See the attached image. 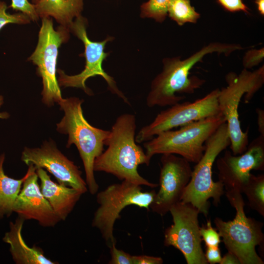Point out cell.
I'll use <instances>...</instances> for the list:
<instances>
[{
    "label": "cell",
    "mask_w": 264,
    "mask_h": 264,
    "mask_svg": "<svg viewBox=\"0 0 264 264\" xmlns=\"http://www.w3.org/2000/svg\"><path fill=\"white\" fill-rule=\"evenodd\" d=\"M21 159L27 165L32 164L36 169H46L59 183L74 188L83 194L88 190L78 167L52 142H45L40 148L25 147Z\"/></svg>",
    "instance_id": "obj_15"
},
{
    "label": "cell",
    "mask_w": 264,
    "mask_h": 264,
    "mask_svg": "<svg viewBox=\"0 0 264 264\" xmlns=\"http://www.w3.org/2000/svg\"><path fill=\"white\" fill-rule=\"evenodd\" d=\"M6 3L0 0V30L8 23L27 24L30 22V18L25 14L20 12L10 14L6 12Z\"/></svg>",
    "instance_id": "obj_24"
},
{
    "label": "cell",
    "mask_w": 264,
    "mask_h": 264,
    "mask_svg": "<svg viewBox=\"0 0 264 264\" xmlns=\"http://www.w3.org/2000/svg\"><path fill=\"white\" fill-rule=\"evenodd\" d=\"M3 103V97L0 96V107ZM9 117V114L7 112H0V118L5 119Z\"/></svg>",
    "instance_id": "obj_35"
},
{
    "label": "cell",
    "mask_w": 264,
    "mask_h": 264,
    "mask_svg": "<svg viewBox=\"0 0 264 264\" xmlns=\"http://www.w3.org/2000/svg\"><path fill=\"white\" fill-rule=\"evenodd\" d=\"M169 212L173 224L164 232V245L180 251L187 264H207L201 246L198 209L181 201L172 206Z\"/></svg>",
    "instance_id": "obj_12"
},
{
    "label": "cell",
    "mask_w": 264,
    "mask_h": 264,
    "mask_svg": "<svg viewBox=\"0 0 264 264\" xmlns=\"http://www.w3.org/2000/svg\"><path fill=\"white\" fill-rule=\"evenodd\" d=\"M42 20L37 45L28 60L37 66V73L42 78V101L51 106L63 99L56 78V66L59 48L68 41L70 30L61 25L55 30L50 17Z\"/></svg>",
    "instance_id": "obj_9"
},
{
    "label": "cell",
    "mask_w": 264,
    "mask_h": 264,
    "mask_svg": "<svg viewBox=\"0 0 264 264\" xmlns=\"http://www.w3.org/2000/svg\"><path fill=\"white\" fill-rule=\"evenodd\" d=\"M225 79L227 86L220 89L219 107L227 125L231 152L238 155L244 152L248 145V131L243 132L241 127L239 104L243 95L245 102H248L262 87L264 66L253 71L244 68L239 75L230 72Z\"/></svg>",
    "instance_id": "obj_6"
},
{
    "label": "cell",
    "mask_w": 264,
    "mask_h": 264,
    "mask_svg": "<svg viewBox=\"0 0 264 264\" xmlns=\"http://www.w3.org/2000/svg\"><path fill=\"white\" fill-rule=\"evenodd\" d=\"M264 58V47L259 49H252L248 50L242 59V65L246 69L258 65Z\"/></svg>",
    "instance_id": "obj_27"
},
{
    "label": "cell",
    "mask_w": 264,
    "mask_h": 264,
    "mask_svg": "<svg viewBox=\"0 0 264 264\" xmlns=\"http://www.w3.org/2000/svg\"><path fill=\"white\" fill-rule=\"evenodd\" d=\"M25 220L20 217L10 223V230L6 233L3 240L10 245L12 258L17 264H58L45 257L42 250L36 246L30 247L23 240L22 229Z\"/></svg>",
    "instance_id": "obj_18"
},
{
    "label": "cell",
    "mask_w": 264,
    "mask_h": 264,
    "mask_svg": "<svg viewBox=\"0 0 264 264\" xmlns=\"http://www.w3.org/2000/svg\"><path fill=\"white\" fill-rule=\"evenodd\" d=\"M216 164L219 180L225 190H237L242 193L250 171L264 170V135L260 134L254 139L240 155L225 151L223 155L217 159Z\"/></svg>",
    "instance_id": "obj_14"
},
{
    "label": "cell",
    "mask_w": 264,
    "mask_h": 264,
    "mask_svg": "<svg viewBox=\"0 0 264 264\" xmlns=\"http://www.w3.org/2000/svg\"><path fill=\"white\" fill-rule=\"evenodd\" d=\"M36 173L40 180L43 195L61 220H65L83 194L74 188L54 182L42 168H37Z\"/></svg>",
    "instance_id": "obj_17"
},
{
    "label": "cell",
    "mask_w": 264,
    "mask_h": 264,
    "mask_svg": "<svg viewBox=\"0 0 264 264\" xmlns=\"http://www.w3.org/2000/svg\"><path fill=\"white\" fill-rule=\"evenodd\" d=\"M225 122L220 112L182 126L177 130L162 132L144 142L145 154L150 160L155 154H172L197 163L203 154L207 140Z\"/></svg>",
    "instance_id": "obj_7"
},
{
    "label": "cell",
    "mask_w": 264,
    "mask_h": 264,
    "mask_svg": "<svg viewBox=\"0 0 264 264\" xmlns=\"http://www.w3.org/2000/svg\"><path fill=\"white\" fill-rule=\"evenodd\" d=\"M155 194L154 190L143 192L141 186L126 180L109 185L97 194L99 207L94 214L92 227L99 231L110 247L116 243L113 227L122 210L131 205L149 210Z\"/></svg>",
    "instance_id": "obj_8"
},
{
    "label": "cell",
    "mask_w": 264,
    "mask_h": 264,
    "mask_svg": "<svg viewBox=\"0 0 264 264\" xmlns=\"http://www.w3.org/2000/svg\"><path fill=\"white\" fill-rule=\"evenodd\" d=\"M257 114L258 131L261 135H264V111L260 108L256 110Z\"/></svg>",
    "instance_id": "obj_32"
},
{
    "label": "cell",
    "mask_w": 264,
    "mask_h": 264,
    "mask_svg": "<svg viewBox=\"0 0 264 264\" xmlns=\"http://www.w3.org/2000/svg\"><path fill=\"white\" fill-rule=\"evenodd\" d=\"M136 129L134 115L124 113L118 116L105 142L108 148L95 159L94 171L110 174L138 185L156 188L158 184L149 181L138 172L139 165L148 166L151 160L135 141Z\"/></svg>",
    "instance_id": "obj_1"
},
{
    "label": "cell",
    "mask_w": 264,
    "mask_h": 264,
    "mask_svg": "<svg viewBox=\"0 0 264 264\" xmlns=\"http://www.w3.org/2000/svg\"><path fill=\"white\" fill-rule=\"evenodd\" d=\"M84 100L75 97L63 98L58 103L64 112L57 131L68 135L66 147L74 144L82 160L86 173V182L91 195L95 194L99 186L94 174V163L104 151L110 131L94 127L85 118L82 109Z\"/></svg>",
    "instance_id": "obj_3"
},
{
    "label": "cell",
    "mask_w": 264,
    "mask_h": 264,
    "mask_svg": "<svg viewBox=\"0 0 264 264\" xmlns=\"http://www.w3.org/2000/svg\"><path fill=\"white\" fill-rule=\"evenodd\" d=\"M230 145L226 122L221 124L205 143L203 154L192 170L191 177L183 193L181 201L190 203L199 213L207 217L210 198L217 206L224 194V186L218 180L213 181L212 167L218 155Z\"/></svg>",
    "instance_id": "obj_4"
},
{
    "label": "cell",
    "mask_w": 264,
    "mask_h": 264,
    "mask_svg": "<svg viewBox=\"0 0 264 264\" xmlns=\"http://www.w3.org/2000/svg\"><path fill=\"white\" fill-rule=\"evenodd\" d=\"M28 166L22 188L14 204L13 212L25 220H33L43 227H54L61 220L41 192L36 168L32 164Z\"/></svg>",
    "instance_id": "obj_16"
},
{
    "label": "cell",
    "mask_w": 264,
    "mask_h": 264,
    "mask_svg": "<svg viewBox=\"0 0 264 264\" xmlns=\"http://www.w3.org/2000/svg\"><path fill=\"white\" fill-rule=\"evenodd\" d=\"M163 263V259L159 257L145 255H133V264H162Z\"/></svg>",
    "instance_id": "obj_31"
},
{
    "label": "cell",
    "mask_w": 264,
    "mask_h": 264,
    "mask_svg": "<svg viewBox=\"0 0 264 264\" xmlns=\"http://www.w3.org/2000/svg\"><path fill=\"white\" fill-rule=\"evenodd\" d=\"M220 264H241L238 258L232 253L228 252L222 258Z\"/></svg>",
    "instance_id": "obj_33"
},
{
    "label": "cell",
    "mask_w": 264,
    "mask_h": 264,
    "mask_svg": "<svg viewBox=\"0 0 264 264\" xmlns=\"http://www.w3.org/2000/svg\"><path fill=\"white\" fill-rule=\"evenodd\" d=\"M3 154L0 156V219L13 212L15 200L21 190L25 176L20 179L8 177L3 169Z\"/></svg>",
    "instance_id": "obj_20"
},
{
    "label": "cell",
    "mask_w": 264,
    "mask_h": 264,
    "mask_svg": "<svg viewBox=\"0 0 264 264\" xmlns=\"http://www.w3.org/2000/svg\"><path fill=\"white\" fill-rule=\"evenodd\" d=\"M116 244L110 247L111 258L109 264H133V255H132L122 250L117 249Z\"/></svg>",
    "instance_id": "obj_28"
},
{
    "label": "cell",
    "mask_w": 264,
    "mask_h": 264,
    "mask_svg": "<svg viewBox=\"0 0 264 264\" xmlns=\"http://www.w3.org/2000/svg\"><path fill=\"white\" fill-rule=\"evenodd\" d=\"M204 255L208 263L211 264H220L222 258L219 246H206Z\"/></svg>",
    "instance_id": "obj_30"
},
{
    "label": "cell",
    "mask_w": 264,
    "mask_h": 264,
    "mask_svg": "<svg viewBox=\"0 0 264 264\" xmlns=\"http://www.w3.org/2000/svg\"><path fill=\"white\" fill-rule=\"evenodd\" d=\"M169 0H148L140 6V17L151 18L162 22L167 16V6Z\"/></svg>",
    "instance_id": "obj_23"
},
{
    "label": "cell",
    "mask_w": 264,
    "mask_h": 264,
    "mask_svg": "<svg viewBox=\"0 0 264 264\" xmlns=\"http://www.w3.org/2000/svg\"><path fill=\"white\" fill-rule=\"evenodd\" d=\"M162 154L159 189L150 208L153 212L163 216L173 205L181 201L193 170L190 162L180 156L172 154Z\"/></svg>",
    "instance_id": "obj_13"
},
{
    "label": "cell",
    "mask_w": 264,
    "mask_h": 264,
    "mask_svg": "<svg viewBox=\"0 0 264 264\" xmlns=\"http://www.w3.org/2000/svg\"><path fill=\"white\" fill-rule=\"evenodd\" d=\"M264 175L255 176L250 174L248 180L243 187L242 193L244 194L250 207L264 216Z\"/></svg>",
    "instance_id": "obj_21"
},
{
    "label": "cell",
    "mask_w": 264,
    "mask_h": 264,
    "mask_svg": "<svg viewBox=\"0 0 264 264\" xmlns=\"http://www.w3.org/2000/svg\"><path fill=\"white\" fill-rule=\"evenodd\" d=\"M34 5L39 18H53L69 29L73 19L81 15L84 0H39Z\"/></svg>",
    "instance_id": "obj_19"
},
{
    "label": "cell",
    "mask_w": 264,
    "mask_h": 264,
    "mask_svg": "<svg viewBox=\"0 0 264 264\" xmlns=\"http://www.w3.org/2000/svg\"><path fill=\"white\" fill-rule=\"evenodd\" d=\"M39 0H31L32 1V3L33 4H34L36 2H37Z\"/></svg>",
    "instance_id": "obj_36"
},
{
    "label": "cell",
    "mask_w": 264,
    "mask_h": 264,
    "mask_svg": "<svg viewBox=\"0 0 264 264\" xmlns=\"http://www.w3.org/2000/svg\"><path fill=\"white\" fill-rule=\"evenodd\" d=\"M254 2L257 6V8L259 13L262 15H264V0H254Z\"/></svg>",
    "instance_id": "obj_34"
},
{
    "label": "cell",
    "mask_w": 264,
    "mask_h": 264,
    "mask_svg": "<svg viewBox=\"0 0 264 264\" xmlns=\"http://www.w3.org/2000/svg\"><path fill=\"white\" fill-rule=\"evenodd\" d=\"M200 235L202 241L205 242L206 246H219L221 242L219 233L212 226L210 220L207 221L206 225L200 227Z\"/></svg>",
    "instance_id": "obj_25"
},
{
    "label": "cell",
    "mask_w": 264,
    "mask_h": 264,
    "mask_svg": "<svg viewBox=\"0 0 264 264\" xmlns=\"http://www.w3.org/2000/svg\"><path fill=\"white\" fill-rule=\"evenodd\" d=\"M167 15L179 26L187 22L195 23L200 17L190 0H169Z\"/></svg>",
    "instance_id": "obj_22"
},
{
    "label": "cell",
    "mask_w": 264,
    "mask_h": 264,
    "mask_svg": "<svg viewBox=\"0 0 264 264\" xmlns=\"http://www.w3.org/2000/svg\"><path fill=\"white\" fill-rule=\"evenodd\" d=\"M88 21L82 15L76 18L69 27L70 32L73 33L83 43L85 51L83 55L86 59L84 70L80 73L74 75H68L60 69L57 72L59 74L58 83L59 86L73 87L82 89L87 94L92 95V91L86 85L88 79L97 75L102 76L106 81L109 89L113 94L119 98L129 105H131L127 98L119 89L113 78L108 74L102 67L103 61L109 55L105 51V47L108 42L113 40L112 37H108L101 42H93L88 38L87 33Z\"/></svg>",
    "instance_id": "obj_10"
},
{
    "label": "cell",
    "mask_w": 264,
    "mask_h": 264,
    "mask_svg": "<svg viewBox=\"0 0 264 264\" xmlns=\"http://www.w3.org/2000/svg\"><path fill=\"white\" fill-rule=\"evenodd\" d=\"M11 4L9 7L13 10L20 11L27 15L32 21H37L39 17L36 13L34 4L28 0H11Z\"/></svg>",
    "instance_id": "obj_26"
},
{
    "label": "cell",
    "mask_w": 264,
    "mask_h": 264,
    "mask_svg": "<svg viewBox=\"0 0 264 264\" xmlns=\"http://www.w3.org/2000/svg\"><path fill=\"white\" fill-rule=\"evenodd\" d=\"M242 49L239 44L214 42L183 60L180 57L164 58L162 71L151 83L146 98L147 106L166 107L180 103L185 97L177 93L192 94L204 83V80L196 76H189V74L190 70L205 55L217 52L228 56Z\"/></svg>",
    "instance_id": "obj_2"
},
{
    "label": "cell",
    "mask_w": 264,
    "mask_h": 264,
    "mask_svg": "<svg viewBox=\"0 0 264 264\" xmlns=\"http://www.w3.org/2000/svg\"><path fill=\"white\" fill-rule=\"evenodd\" d=\"M218 2L226 10L230 12L242 11L249 14V9L242 0H217Z\"/></svg>",
    "instance_id": "obj_29"
},
{
    "label": "cell",
    "mask_w": 264,
    "mask_h": 264,
    "mask_svg": "<svg viewBox=\"0 0 264 264\" xmlns=\"http://www.w3.org/2000/svg\"><path fill=\"white\" fill-rule=\"evenodd\" d=\"M219 92L220 89L216 88L192 102L178 103L160 111L151 123L142 127L135 135L136 142H145L162 132L220 113Z\"/></svg>",
    "instance_id": "obj_11"
},
{
    "label": "cell",
    "mask_w": 264,
    "mask_h": 264,
    "mask_svg": "<svg viewBox=\"0 0 264 264\" xmlns=\"http://www.w3.org/2000/svg\"><path fill=\"white\" fill-rule=\"evenodd\" d=\"M225 192L230 204L236 211L235 217L228 221L217 217L214 223L226 248L238 258L241 264H264L256 251V246L264 243L263 222L246 216L241 192L237 190Z\"/></svg>",
    "instance_id": "obj_5"
}]
</instances>
